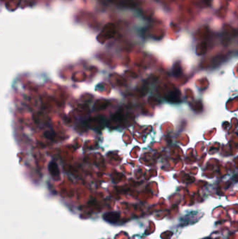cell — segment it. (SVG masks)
Here are the masks:
<instances>
[{
  "label": "cell",
  "instance_id": "obj_1",
  "mask_svg": "<svg viewBox=\"0 0 238 239\" xmlns=\"http://www.w3.org/2000/svg\"><path fill=\"white\" fill-rule=\"evenodd\" d=\"M49 171L51 174V175L53 176H59L60 174V171H59L58 166L57 164V163H55V161H52L49 164Z\"/></svg>",
  "mask_w": 238,
  "mask_h": 239
}]
</instances>
